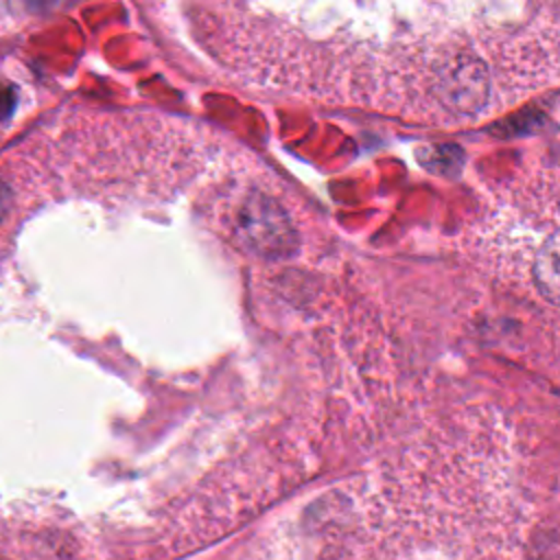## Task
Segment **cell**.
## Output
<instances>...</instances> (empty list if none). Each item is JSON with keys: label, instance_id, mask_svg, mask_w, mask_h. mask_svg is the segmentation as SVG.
Listing matches in <instances>:
<instances>
[{"label": "cell", "instance_id": "6da1fadb", "mask_svg": "<svg viewBox=\"0 0 560 560\" xmlns=\"http://www.w3.org/2000/svg\"><path fill=\"white\" fill-rule=\"evenodd\" d=\"M236 238L262 258H287L298 245L289 210L269 192H247L236 210Z\"/></svg>", "mask_w": 560, "mask_h": 560}, {"label": "cell", "instance_id": "7a4b0ae2", "mask_svg": "<svg viewBox=\"0 0 560 560\" xmlns=\"http://www.w3.org/2000/svg\"><path fill=\"white\" fill-rule=\"evenodd\" d=\"M532 276L540 295L560 304V228L542 234L534 245Z\"/></svg>", "mask_w": 560, "mask_h": 560}, {"label": "cell", "instance_id": "3957f363", "mask_svg": "<svg viewBox=\"0 0 560 560\" xmlns=\"http://www.w3.org/2000/svg\"><path fill=\"white\" fill-rule=\"evenodd\" d=\"M532 560H560V527H549L536 536Z\"/></svg>", "mask_w": 560, "mask_h": 560}, {"label": "cell", "instance_id": "277c9868", "mask_svg": "<svg viewBox=\"0 0 560 560\" xmlns=\"http://www.w3.org/2000/svg\"><path fill=\"white\" fill-rule=\"evenodd\" d=\"M9 206H11V190H9V186L0 179V221L4 219Z\"/></svg>", "mask_w": 560, "mask_h": 560}]
</instances>
